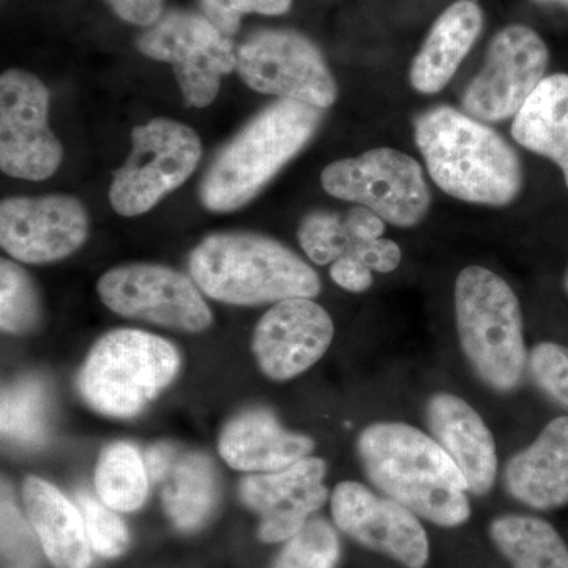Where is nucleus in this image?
<instances>
[{
  "label": "nucleus",
  "mask_w": 568,
  "mask_h": 568,
  "mask_svg": "<svg viewBox=\"0 0 568 568\" xmlns=\"http://www.w3.org/2000/svg\"><path fill=\"white\" fill-rule=\"evenodd\" d=\"M366 477L417 517L457 528L470 517L465 477L433 437L402 422H377L358 435Z\"/></svg>",
  "instance_id": "1"
},
{
  "label": "nucleus",
  "mask_w": 568,
  "mask_h": 568,
  "mask_svg": "<svg viewBox=\"0 0 568 568\" xmlns=\"http://www.w3.org/2000/svg\"><path fill=\"white\" fill-rule=\"evenodd\" d=\"M416 144L433 182L465 203L510 204L523 186L518 153L495 129L450 106L418 115Z\"/></svg>",
  "instance_id": "2"
},
{
  "label": "nucleus",
  "mask_w": 568,
  "mask_h": 568,
  "mask_svg": "<svg viewBox=\"0 0 568 568\" xmlns=\"http://www.w3.org/2000/svg\"><path fill=\"white\" fill-rule=\"evenodd\" d=\"M190 272L204 294L231 305L278 304L321 293L320 275L304 260L257 234L211 235L193 250Z\"/></svg>",
  "instance_id": "3"
},
{
  "label": "nucleus",
  "mask_w": 568,
  "mask_h": 568,
  "mask_svg": "<svg viewBox=\"0 0 568 568\" xmlns=\"http://www.w3.org/2000/svg\"><path fill=\"white\" fill-rule=\"evenodd\" d=\"M323 111L280 100L265 108L216 156L201 185L209 211L244 207L315 136Z\"/></svg>",
  "instance_id": "4"
},
{
  "label": "nucleus",
  "mask_w": 568,
  "mask_h": 568,
  "mask_svg": "<svg viewBox=\"0 0 568 568\" xmlns=\"http://www.w3.org/2000/svg\"><path fill=\"white\" fill-rule=\"evenodd\" d=\"M455 316L463 354L481 383L497 394L517 390L529 354L510 284L481 265L463 268L455 283Z\"/></svg>",
  "instance_id": "5"
},
{
  "label": "nucleus",
  "mask_w": 568,
  "mask_h": 568,
  "mask_svg": "<svg viewBox=\"0 0 568 568\" xmlns=\"http://www.w3.org/2000/svg\"><path fill=\"white\" fill-rule=\"evenodd\" d=\"M181 368V355L166 339L148 332L112 331L93 345L78 387L84 402L103 416L140 414Z\"/></svg>",
  "instance_id": "6"
},
{
  "label": "nucleus",
  "mask_w": 568,
  "mask_h": 568,
  "mask_svg": "<svg viewBox=\"0 0 568 568\" xmlns=\"http://www.w3.org/2000/svg\"><path fill=\"white\" fill-rule=\"evenodd\" d=\"M321 182L331 196L369 209L398 227L417 226L432 204L420 164L396 149L338 160L325 168Z\"/></svg>",
  "instance_id": "7"
},
{
  "label": "nucleus",
  "mask_w": 568,
  "mask_h": 568,
  "mask_svg": "<svg viewBox=\"0 0 568 568\" xmlns=\"http://www.w3.org/2000/svg\"><path fill=\"white\" fill-rule=\"evenodd\" d=\"M203 155L200 136L190 126L153 119L132 133V152L111 183L112 209L122 216L151 211L196 170Z\"/></svg>",
  "instance_id": "8"
},
{
  "label": "nucleus",
  "mask_w": 568,
  "mask_h": 568,
  "mask_svg": "<svg viewBox=\"0 0 568 568\" xmlns=\"http://www.w3.org/2000/svg\"><path fill=\"white\" fill-rule=\"evenodd\" d=\"M148 58L171 63L183 93L194 108L209 106L220 91L224 74L237 67L233 41L207 18L173 11L160 18L138 40Z\"/></svg>",
  "instance_id": "9"
},
{
  "label": "nucleus",
  "mask_w": 568,
  "mask_h": 568,
  "mask_svg": "<svg viewBox=\"0 0 568 568\" xmlns=\"http://www.w3.org/2000/svg\"><path fill=\"white\" fill-rule=\"evenodd\" d=\"M237 69L253 91L331 108L338 91L323 54L308 39L291 31L254 33L239 48Z\"/></svg>",
  "instance_id": "10"
},
{
  "label": "nucleus",
  "mask_w": 568,
  "mask_h": 568,
  "mask_svg": "<svg viewBox=\"0 0 568 568\" xmlns=\"http://www.w3.org/2000/svg\"><path fill=\"white\" fill-rule=\"evenodd\" d=\"M548 61L547 44L537 32L508 26L493 39L484 69L467 85L463 110L485 123L515 118L547 78Z\"/></svg>",
  "instance_id": "11"
},
{
  "label": "nucleus",
  "mask_w": 568,
  "mask_h": 568,
  "mask_svg": "<svg viewBox=\"0 0 568 568\" xmlns=\"http://www.w3.org/2000/svg\"><path fill=\"white\" fill-rule=\"evenodd\" d=\"M100 298L118 315L197 334L212 313L189 276L164 265L130 264L100 278Z\"/></svg>",
  "instance_id": "12"
},
{
  "label": "nucleus",
  "mask_w": 568,
  "mask_h": 568,
  "mask_svg": "<svg viewBox=\"0 0 568 568\" xmlns=\"http://www.w3.org/2000/svg\"><path fill=\"white\" fill-rule=\"evenodd\" d=\"M50 93L31 73L0 78V168L11 178L44 181L62 162V145L48 126Z\"/></svg>",
  "instance_id": "13"
},
{
  "label": "nucleus",
  "mask_w": 568,
  "mask_h": 568,
  "mask_svg": "<svg viewBox=\"0 0 568 568\" xmlns=\"http://www.w3.org/2000/svg\"><path fill=\"white\" fill-rule=\"evenodd\" d=\"M88 233L84 205L65 194L11 197L0 205V244L21 263L63 260L84 244Z\"/></svg>",
  "instance_id": "14"
},
{
  "label": "nucleus",
  "mask_w": 568,
  "mask_h": 568,
  "mask_svg": "<svg viewBox=\"0 0 568 568\" xmlns=\"http://www.w3.org/2000/svg\"><path fill=\"white\" fill-rule=\"evenodd\" d=\"M335 525L355 541L398 560L407 568H424L429 558L428 536L417 515L379 497L357 481H342L332 493Z\"/></svg>",
  "instance_id": "15"
},
{
  "label": "nucleus",
  "mask_w": 568,
  "mask_h": 568,
  "mask_svg": "<svg viewBox=\"0 0 568 568\" xmlns=\"http://www.w3.org/2000/svg\"><path fill=\"white\" fill-rule=\"evenodd\" d=\"M331 315L312 298H287L268 310L256 325L253 353L272 381H290L324 357L334 339Z\"/></svg>",
  "instance_id": "16"
},
{
  "label": "nucleus",
  "mask_w": 568,
  "mask_h": 568,
  "mask_svg": "<svg viewBox=\"0 0 568 568\" xmlns=\"http://www.w3.org/2000/svg\"><path fill=\"white\" fill-rule=\"evenodd\" d=\"M327 466L306 457L276 473L253 474L241 484L246 507L261 515L260 537L268 544L290 540L327 500Z\"/></svg>",
  "instance_id": "17"
},
{
  "label": "nucleus",
  "mask_w": 568,
  "mask_h": 568,
  "mask_svg": "<svg viewBox=\"0 0 568 568\" xmlns=\"http://www.w3.org/2000/svg\"><path fill=\"white\" fill-rule=\"evenodd\" d=\"M145 465L175 528L183 532L200 529L219 503V477L212 459L201 452L160 443L148 452Z\"/></svg>",
  "instance_id": "18"
},
{
  "label": "nucleus",
  "mask_w": 568,
  "mask_h": 568,
  "mask_svg": "<svg viewBox=\"0 0 568 568\" xmlns=\"http://www.w3.org/2000/svg\"><path fill=\"white\" fill-rule=\"evenodd\" d=\"M426 424L465 477L467 491L488 495L496 484L497 452L480 414L457 395L436 394L426 403Z\"/></svg>",
  "instance_id": "19"
},
{
  "label": "nucleus",
  "mask_w": 568,
  "mask_h": 568,
  "mask_svg": "<svg viewBox=\"0 0 568 568\" xmlns=\"http://www.w3.org/2000/svg\"><path fill=\"white\" fill-rule=\"evenodd\" d=\"M504 487L536 510L568 506V417L549 422L529 447L508 459Z\"/></svg>",
  "instance_id": "20"
},
{
  "label": "nucleus",
  "mask_w": 568,
  "mask_h": 568,
  "mask_svg": "<svg viewBox=\"0 0 568 568\" xmlns=\"http://www.w3.org/2000/svg\"><path fill=\"white\" fill-rule=\"evenodd\" d=\"M315 450L312 437L286 432L263 407L244 410L224 426L219 452L233 469L267 474L282 470Z\"/></svg>",
  "instance_id": "21"
},
{
  "label": "nucleus",
  "mask_w": 568,
  "mask_h": 568,
  "mask_svg": "<svg viewBox=\"0 0 568 568\" xmlns=\"http://www.w3.org/2000/svg\"><path fill=\"white\" fill-rule=\"evenodd\" d=\"M484 28V13L474 0L448 7L429 31L414 59L409 80L420 93H437L450 82Z\"/></svg>",
  "instance_id": "22"
},
{
  "label": "nucleus",
  "mask_w": 568,
  "mask_h": 568,
  "mask_svg": "<svg viewBox=\"0 0 568 568\" xmlns=\"http://www.w3.org/2000/svg\"><path fill=\"white\" fill-rule=\"evenodd\" d=\"M22 497L32 528L52 566L91 567V547L80 508L39 477H29L24 481Z\"/></svg>",
  "instance_id": "23"
},
{
  "label": "nucleus",
  "mask_w": 568,
  "mask_h": 568,
  "mask_svg": "<svg viewBox=\"0 0 568 568\" xmlns=\"http://www.w3.org/2000/svg\"><path fill=\"white\" fill-rule=\"evenodd\" d=\"M511 136L558 164L568 189V74H549L540 82L515 115Z\"/></svg>",
  "instance_id": "24"
},
{
  "label": "nucleus",
  "mask_w": 568,
  "mask_h": 568,
  "mask_svg": "<svg viewBox=\"0 0 568 568\" xmlns=\"http://www.w3.org/2000/svg\"><path fill=\"white\" fill-rule=\"evenodd\" d=\"M489 536L514 568H568V548L545 519L504 515L489 526Z\"/></svg>",
  "instance_id": "25"
},
{
  "label": "nucleus",
  "mask_w": 568,
  "mask_h": 568,
  "mask_svg": "<svg viewBox=\"0 0 568 568\" xmlns=\"http://www.w3.org/2000/svg\"><path fill=\"white\" fill-rule=\"evenodd\" d=\"M95 491L112 510L133 511L144 504L149 470L136 447L115 443L104 448L95 467Z\"/></svg>",
  "instance_id": "26"
},
{
  "label": "nucleus",
  "mask_w": 568,
  "mask_h": 568,
  "mask_svg": "<svg viewBox=\"0 0 568 568\" xmlns=\"http://www.w3.org/2000/svg\"><path fill=\"white\" fill-rule=\"evenodd\" d=\"M51 398L41 377H22L2 394V436L21 447H36L50 432Z\"/></svg>",
  "instance_id": "27"
},
{
  "label": "nucleus",
  "mask_w": 568,
  "mask_h": 568,
  "mask_svg": "<svg viewBox=\"0 0 568 568\" xmlns=\"http://www.w3.org/2000/svg\"><path fill=\"white\" fill-rule=\"evenodd\" d=\"M40 323V301L31 276L11 261L0 265V325L7 334L32 332Z\"/></svg>",
  "instance_id": "28"
},
{
  "label": "nucleus",
  "mask_w": 568,
  "mask_h": 568,
  "mask_svg": "<svg viewBox=\"0 0 568 568\" xmlns=\"http://www.w3.org/2000/svg\"><path fill=\"white\" fill-rule=\"evenodd\" d=\"M298 242L306 256L315 264H334L353 252L358 244L351 233L345 215L332 212H313L306 215L298 230Z\"/></svg>",
  "instance_id": "29"
},
{
  "label": "nucleus",
  "mask_w": 568,
  "mask_h": 568,
  "mask_svg": "<svg viewBox=\"0 0 568 568\" xmlns=\"http://www.w3.org/2000/svg\"><path fill=\"white\" fill-rule=\"evenodd\" d=\"M338 559L335 529L325 519L315 518L290 538L272 568H335Z\"/></svg>",
  "instance_id": "30"
},
{
  "label": "nucleus",
  "mask_w": 568,
  "mask_h": 568,
  "mask_svg": "<svg viewBox=\"0 0 568 568\" xmlns=\"http://www.w3.org/2000/svg\"><path fill=\"white\" fill-rule=\"evenodd\" d=\"M77 503L92 548L103 558L121 556L130 544L129 530L122 519L88 491L78 493Z\"/></svg>",
  "instance_id": "31"
},
{
  "label": "nucleus",
  "mask_w": 568,
  "mask_h": 568,
  "mask_svg": "<svg viewBox=\"0 0 568 568\" xmlns=\"http://www.w3.org/2000/svg\"><path fill=\"white\" fill-rule=\"evenodd\" d=\"M528 368L541 394L568 409V346L538 343L530 349Z\"/></svg>",
  "instance_id": "32"
},
{
  "label": "nucleus",
  "mask_w": 568,
  "mask_h": 568,
  "mask_svg": "<svg viewBox=\"0 0 568 568\" xmlns=\"http://www.w3.org/2000/svg\"><path fill=\"white\" fill-rule=\"evenodd\" d=\"M293 0H203L205 18L226 37L234 36L244 14H283Z\"/></svg>",
  "instance_id": "33"
},
{
  "label": "nucleus",
  "mask_w": 568,
  "mask_h": 568,
  "mask_svg": "<svg viewBox=\"0 0 568 568\" xmlns=\"http://www.w3.org/2000/svg\"><path fill=\"white\" fill-rule=\"evenodd\" d=\"M2 545L3 552L17 560H32L36 558L33 541L22 523L20 511L10 499L3 497L2 503Z\"/></svg>",
  "instance_id": "34"
},
{
  "label": "nucleus",
  "mask_w": 568,
  "mask_h": 568,
  "mask_svg": "<svg viewBox=\"0 0 568 568\" xmlns=\"http://www.w3.org/2000/svg\"><path fill=\"white\" fill-rule=\"evenodd\" d=\"M349 254L379 274H388L398 268L403 256L402 248L394 241L381 237L375 241L358 242Z\"/></svg>",
  "instance_id": "35"
},
{
  "label": "nucleus",
  "mask_w": 568,
  "mask_h": 568,
  "mask_svg": "<svg viewBox=\"0 0 568 568\" xmlns=\"http://www.w3.org/2000/svg\"><path fill=\"white\" fill-rule=\"evenodd\" d=\"M372 272V268L366 267L353 254L339 257L331 267L332 280L351 293H365L373 284Z\"/></svg>",
  "instance_id": "36"
},
{
  "label": "nucleus",
  "mask_w": 568,
  "mask_h": 568,
  "mask_svg": "<svg viewBox=\"0 0 568 568\" xmlns=\"http://www.w3.org/2000/svg\"><path fill=\"white\" fill-rule=\"evenodd\" d=\"M112 10L138 26H152L162 17L163 0H108Z\"/></svg>",
  "instance_id": "37"
},
{
  "label": "nucleus",
  "mask_w": 568,
  "mask_h": 568,
  "mask_svg": "<svg viewBox=\"0 0 568 568\" xmlns=\"http://www.w3.org/2000/svg\"><path fill=\"white\" fill-rule=\"evenodd\" d=\"M345 219L351 233L358 242L375 241L386 231V222L375 212L362 207V205L346 212Z\"/></svg>",
  "instance_id": "38"
},
{
  "label": "nucleus",
  "mask_w": 568,
  "mask_h": 568,
  "mask_svg": "<svg viewBox=\"0 0 568 568\" xmlns=\"http://www.w3.org/2000/svg\"><path fill=\"white\" fill-rule=\"evenodd\" d=\"M538 2L556 3V6H562L568 9V0H538Z\"/></svg>",
  "instance_id": "39"
},
{
  "label": "nucleus",
  "mask_w": 568,
  "mask_h": 568,
  "mask_svg": "<svg viewBox=\"0 0 568 568\" xmlns=\"http://www.w3.org/2000/svg\"><path fill=\"white\" fill-rule=\"evenodd\" d=\"M564 287H566V293L568 294V268L566 272V276H564Z\"/></svg>",
  "instance_id": "40"
}]
</instances>
